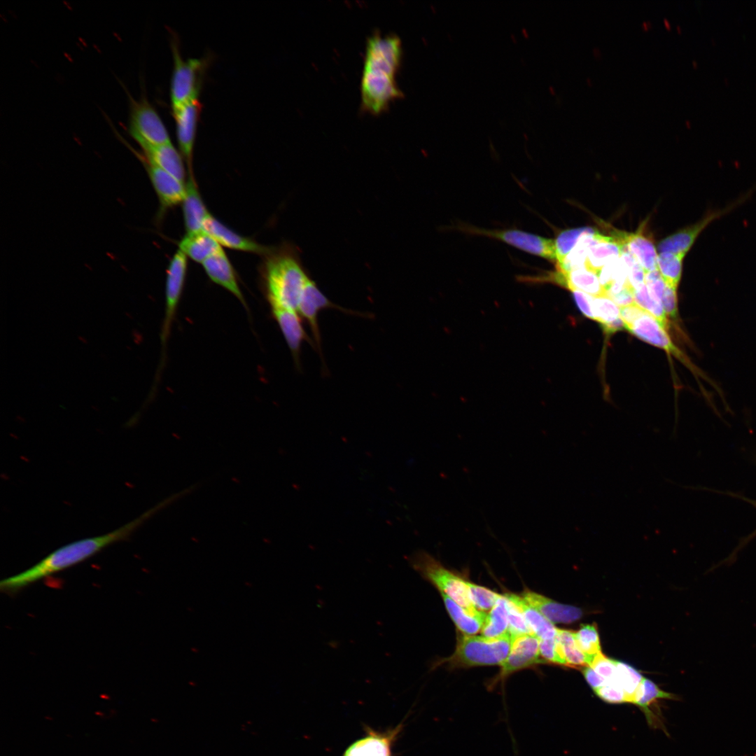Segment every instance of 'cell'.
Instances as JSON below:
<instances>
[{
    "mask_svg": "<svg viewBox=\"0 0 756 756\" xmlns=\"http://www.w3.org/2000/svg\"><path fill=\"white\" fill-rule=\"evenodd\" d=\"M402 56L401 41L393 34L374 33L367 40L360 80L361 108L379 115L402 97L396 75Z\"/></svg>",
    "mask_w": 756,
    "mask_h": 756,
    "instance_id": "1",
    "label": "cell"
},
{
    "mask_svg": "<svg viewBox=\"0 0 756 756\" xmlns=\"http://www.w3.org/2000/svg\"><path fill=\"white\" fill-rule=\"evenodd\" d=\"M162 507L159 503L111 532L78 540L54 550L28 569L2 580L0 582L1 591L10 595L15 594L40 580L84 561L115 542L127 540L145 521Z\"/></svg>",
    "mask_w": 756,
    "mask_h": 756,
    "instance_id": "2",
    "label": "cell"
},
{
    "mask_svg": "<svg viewBox=\"0 0 756 756\" xmlns=\"http://www.w3.org/2000/svg\"><path fill=\"white\" fill-rule=\"evenodd\" d=\"M263 266V279L267 298L270 306L297 311L308 281L296 248L285 245L272 248Z\"/></svg>",
    "mask_w": 756,
    "mask_h": 756,
    "instance_id": "3",
    "label": "cell"
},
{
    "mask_svg": "<svg viewBox=\"0 0 756 756\" xmlns=\"http://www.w3.org/2000/svg\"><path fill=\"white\" fill-rule=\"evenodd\" d=\"M512 642L509 633L497 638L463 635L458 638L454 652L443 662L453 668L500 666L510 653Z\"/></svg>",
    "mask_w": 756,
    "mask_h": 756,
    "instance_id": "4",
    "label": "cell"
},
{
    "mask_svg": "<svg viewBox=\"0 0 756 756\" xmlns=\"http://www.w3.org/2000/svg\"><path fill=\"white\" fill-rule=\"evenodd\" d=\"M410 565L426 580L461 606L475 611L465 580L445 568L438 560L424 550H418L408 558Z\"/></svg>",
    "mask_w": 756,
    "mask_h": 756,
    "instance_id": "5",
    "label": "cell"
},
{
    "mask_svg": "<svg viewBox=\"0 0 756 756\" xmlns=\"http://www.w3.org/2000/svg\"><path fill=\"white\" fill-rule=\"evenodd\" d=\"M171 47L174 66L170 83V100L172 111H174L198 99L202 76L206 67L207 61L204 58H188L184 60L178 40L174 35L171 40Z\"/></svg>",
    "mask_w": 756,
    "mask_h": 756,
    "instance_id": "6",
    "label": "cell"
},
{
    "mask_svg": "<svg viewBox=\"0 0 756 756\" xmlns=\"http://www.w3.org/2000/svg\"><path fill=\"white\" fill-rule=\"evenodd\" d=\"M127 94L129 98L127 130L140 147L171 143L166 126L147 97L142 96L136 99L127 91Z\"/></svg>",
    "mask_w": 756,
    "mask_h": 756,
    "instance_id": "7",
    "label": "cell"
},
{
    "mask_svg": "<svg viewBox=\"0 0 756 756\" xmlns=\"http://www.w3.org/2000/svg\"><path fill=\"white\" fill-rule=\"evenodd\" d=\"M458 230L465 233L484 236L501 241L511 246L531 255L556 262L554 239L541 237L519 229L487 230L475 226L461 225Z\"/></svg>",
    "mask_w": 756,
    "mask_h": 756,
    "instance_id": "8",
    "label": "cell"
},
{
    "mask_svg": "<svg viewBox=\"0 0 756 756\" xmlns=\"http://www.w3.org/2000/svg\"><path fill=\"white\" fill-rule=\"evenodd\" d=\"M752 194V191H748L723 208L708 210L694 224L687 225L662 239L658 244V251L660 253L667 252L685 255L700 234L710 223L742 205L750 198Z\"/></svg>",
    "mask_w": 756,
    "mask_h": 756,
    "instance_id": "9",
    "label": "cell"
},
{
    "mask_svg": "<svg viewBox=\"0 0 756 756\" xmlns=\"http://www.w3.org/2000/svg\"><path fill=\"white\" fill-rule=\"evenodd\" d=\"M540 638L534 634H526L512 638L510 653L500 665V669L489 683L488 688L493 689L499 682H505L512 673L533 666L545 663L540 658Z\"/></svg>",
    "mask_w": 756,
    "mask_h": 756,
    "instance_id": "10",
    "label": "cell"
},
{
    "mask_svg": "<svg viewBox=\"0 0 756 756\" xmlns=\"http://www.w3.org/2000/svg\"><path fill=\"white\" fill-rule=\"evenodd\" d=\"M187 270L188 257L178 249L172 257L167 272L165 311L161 334V341L164 347L169 337L183 293Z\"/></svg>",
    "mask_w": 756,
    "mask_h": 756,
    "instance_id": "11",
    "label": "cell"
},
{
    "mask_svg": "<svg viewBox=\"0 0 756 756\" xmlns=\"http://www.w3.org/2000/svg\"><path fill=\"white\" fill-rule=\"evenodd\" d=\"M625 328L636 337L665 350L694 372L697 371L687 358L674 345L659 321L648 312L642 309L640 314Z\"/></svg>",
    "mask_w": 756,
    "mask_h": 756,
    "instance_id": "12",
    "label": "cell"
},
{
    "mask_svg": "<svg viewBox=\"0 0 756 756\" xmlns=\"http://www.w3.org/2000/svg\"><path fill=\"white\" fill-rule=\"evenodd\" d=\"M202 108V103L196 99L172 111L177 141L180 153L187 165L188 173H192L193 150Z\"/></svg>",
    "mask_w": 756,
    "mask_h": 756,
    "instance_id": "13",
    "label": "cell"
},
{
    "mask_svg": "<svg viewBox=\"0 0 756 756\" xmlns=\"http://www.w3.org/2000/svg\"><path fill=\"white\" fill-rule=\"evenodd\" d=\"M326 309H335L345 313L353 314L354 312L342 308L331 302L318 288L314 281L310 278L307 283L298 307V312L308 323L312 334L315 347L320 354L321 351V337L318 316L321 311Z\"/></svg>",
    "mask_w": 756,
    "mask_h": 756,
    "instance_id": "14",
    "label": "cell"
},
{
    "mask_svg": "<svg viewBox=\"0 0 756 756\" xmlns=\"http://www.w3.org/2000/svg\"><path fill=\"white\" fill-rule=\"evenodd\" d=\"M129 148L142 162L147 172L160 202V214L166 209L182 203L186 195V183L148 162L139 152L130 146Z\"/></svg>",
    "mask_w": 756,
    "mask_h": 756,
    "instance_id": "15",
    "label": "cell"
},
{
    "mask_svg": "<svg viewBox=\"0 0 756 756\" xmlns=\"http://www.w3.org/2000/svg\"><path fill=\"white\" fill-rule=\"evenodd\" d=\"M272 315L291 352L298 367L300 366V352L303 342H307L315 347L313 340L307 335L303 328L302 319L297 311L276 306H270Z\"/></svg>",
    "mask_w": 756,
    "mask_h": 756,
    "instance_id": "16",
    "label": "cell"
},
{
    "mask_svg": "<svg viewBox=\"0 0 756 756\" xmlns=\"http://www.w3.org/2000/svg\"><path fill=\"white\" fill-rule=\"evenodd\" d=\"M203 231L212 237L221 246L244 252L267 255L272 248L265 246L228 228L209 214L203 223Z\"/></svg>",
    "mask_w": 756,
    "mask_h": 756,
    "instance_id": "17",
    "label": "cell"
},
{
    "mask_svg": "<svg viewBox=\"0 0 756 756\" xmlns=\"http://www.w3.org/2000/svg\"><path fill=\"white\" fill-rule=\"evenodd\" d=\"M612 237L628 249L645 273L658 270V255L655 246L652 240L643 234V228L635 232L615 230Z\"/></svg>",
    "mask_w": 756,
    "mask_h": 756,
    "instance_id": "18",
    "label": "cell"
},
{
    "mask_svg": "<svg viewBox=\"0 0 756 756\" xmlns=\"http://www.w3.org/2000/svg\"><path fill=\"white\" fill-rule=\"evenodd\" d=\"M141 148L142 153H140L148 162L186 183L188 175L184 160L172 142L160 145H145Z\"/></svg>",
    "mask_w": 756,
    "mask_h": 756,
    "instance_id": "19",
    "label": "cell"
},
{
    "mask_svg": "<svg viewBox=\"0 0 756 756\" xmlns=\"http://www.w3.org/2000/svg\"><path fill=\"white\" fill-rule=\"evenodd\" d=\"M401 725L384 732L368 729L367 734L352 743L343 756H392L391 748Z\"/></svg>",
    "mask_w": 756,
    "mask_h": 756,
    "instance_id": "20",
    "label": "cell"
},
{
    "mask_svg": "<svg viewBox=\"0 0 756 756\" xmlns=\"http://www.w3.org/2000/svg\"><path fill=\"white\" fill-rule=\"evenodd\" d=\"M202 265L213 282L231 293L246 307L234 270L223 250L209 258Z\"/></svg>",
    "mask_w": 756,
    "mask_h": 756,
    "instance_id": "21",
    "label": "cell"
},
{
    "mask_svg": "<svg viewBox=\"0 0 756 756\" xmlns=\"http://www.w3.org/2000/svg\"><path fill=\"white\" fill-rule=\"evenodd\" d=\"M522 596L552 623L570 624L580 619L583 615L578 607L556 602L528 589H525Z\"/></svg>",
    "mask_w": 756,
    "mask_h": 756,
    "instance_id": "22",
    "label": "cell"
},
{
    "mask_svg": "<svg viewBox=\"0 0 756 756\" xmlns=\"http://www.w3.org/2000/svg\"><path fill=\"white\" fill-rule=\"evenodd\" d=\"M187 234L203 231V223L209 214L198 190L192 173H188L186 195L182 202Z\"/></svg>",
    "mask_w": 756,
    "mask_h": 756,
    "instance_id": "23",
    "label": "cell"
},
{
    "mask_svg": "<svg viewBox=\"0 0 756 756\" xmlns=\"http://www.w3.org/2000/svg\"><path fill=\"white\" fill-rule=\"evenodd\" d=\"M662 699L678 700L679 698L674 694L662 690L654 682L644 678L634 704L643 713L650 727L662 729L666 732L665 727L660 718L652 710V707Z\"/></svg>",
    "mask_w": 756,
    "mask_h": 756,
    "instance_id": "24",
    "label": "cell"
},
{
    "mask_svg": "<svg viewBox=\"0 0 756 756\" xmlns=\"http://www.w3.org/2000/svg\"><path fill=\"white\" fill-rule=\"evenodd\" d=\"M622 247L613 237L601 234L588 250L586 268L598 274L606 265L620 258Z\"/></svg>",
    "mask_w": 756,
    "mask_h": 756,
    "instance_id": "25",
    "label": "cell"
},
{
    "mask_svg": "<svg viewBox=\"0 0 756 756\" xmlns=\"http://www.w3.org/2000/svg\"><path fill=\"white\" fill-rule=\"evenodd\" d=\"M178 246L179 250L188 258L201 264L223 250L222 246L204 231L186 234Z\"/></svg>",
    "mask_w": 756,
    "mask_h": 756,
    "instance_id": "26",
    "label": "cell"
},
{
    "mask_svg": "<svg viewBox=\"0 0 756 756\" xmlns=\"http://www.w3.org/2000/svg\"><path fill=\"white\" fill-rule=\"evenodd\" d=\"M444 606L457 629L463 635L473 636L480 631L485 622L486 614L478 610L470 611L441 594Z\"/></svg>",
    "mask_w": 756,
    "mask_h": 756,
    "instance_id": "27",
    "label": "cell"
},
{
    "mask_svg": "<svg viewBox=\"0 0 756 756\" xmlns=\"http://www.w3.org/2000/svg\"><path fill=\"white\" fill-rule=\"evenodd\" d=\"M505 596L520 610L533 634L540 639L555 638L557 628L522 596L514 594H506Z\"/></svg>",
    "mask_w": 756,
    "mask_h": 756,
    "instance_id": "28",
    "label": "cell"
},
{
    "mask_svg": "<svg viewBox=\"0 0 756 756\" xmlns=\"http://www.w3.org/2000/svg\"><path fill=\"white\" fill-rule=\"evenodd\" d=\"M507 599L500 595L490 612L486 615L481 630L486 638H497L508 633Z\"/></svg>",
    "mask_w": 756,
    "mask_h": 756,
    "instance_id": "29",
    "label": "cell"
},
{
    "mask_svg": "<svg viewBox=\"0 0 756 756\" xmlns=\"http://www.w3.org/2000/svg\"><path fill=\"white\" fill-rule=\"evenodd\" d=\"M616 668L614 680L608 684L621 688L627 697L628 703L634 704L644 677L636 668L622 662L616 661Z\"/></svg>",
    "mask_w": 756,
    "mask_h": 756,
    "instance_id": "30",
    "label": "cell"
},
{
    "mask_svg": "<svg viewBox=\"0 0 756 756\" xmlns=\"http://www.w3.org/2000/svg\"><path fill=\"white\" fill-rule=\"evenodd\" d=\"M685 255L672 253H659L657 268L666 285L678 289L680 281Z\"/></svg>",
    "mask_w": 756,
    "mask_h": 756,
    "instance_id": "31",
    "label": "cell"
},
{
    "mask_svg": "<svg viewBox=\"0 0 756 756\" xmlns=\"http://www.w3.org/2000/svg\"><path fill=\"white\" fill-rule=\"evenodd\" d=\"M596 232L597 230L591 227L568 229L561 232L554 239L556 264L561 262L583 237Z\"/></svg>",
    "mask_w": 756,
    "mask_h": 756,
    "instance_id": "32",
    "label": "cell"
},
{
    "mask_svg": "<svg viewBox=\"0 0 756 756\" xmlns=\"http://www.w3.org/2000/svg\"><path fill=\"white\" fill-rule=\"evenodd\" d=\"M578 647L587 655L594 656L601 652L599 635L595 623L582 624L575 631Z\"/></svg>",
    "mask_w": 756,
    "mask_h": 756,
    "instance_id": "33",
    "label": "cell"
},
{
    "mask_svg": "<svg viewBox=\"0 0 756 756\" xmlns=\"http://www.w3.org/2000/svg\"><path fill=\"white\" fill-rule=\"evenodd\" d=\"M635 304L657 318L666 329L668 323L662 304L652 298L645 284L633 291Z\"/></svg>",
    "mask_w": 756,
    "mask_h": 756,
    "instance_id": "34",
    "label": "cell"
},
{
    "mask_svg": "<svg viewBox=\"0 0 756 756\" xmlns=\"http://www.w3.org/2000/svg\"><path fill=\"white\" fill-rule=\"evenodd\" d=\"M592 312L601 326L620 318V307L608 295L593 297Z\"/></svg>",
    "mask_w": 756,
    "mask_h": 756,
    "instance_id": "35",
    "label": "cell"
},
{
    "mask_svg": "<svg viewBox=\"0 0 756 756\" xmlns=\"http://www.w3.org/2000/svg\"><path fill=\"white\" fill-rule=\"evenodd\" d=\"M465 584L474 606L479 611L491 610L500 596V594L472 582L465 581Z\"/></svg>",
    "mask_w": 756,
    "mask_h": 756,
    "instance_id": "36",
    "label": "cell"
},
{
    "mask_svg": "<svg viewBox=\"0 0 756 756\" xmlns=\"http://www.w3.org/2000/svg\"><path fill=\"white\" fill-rule=\"evenodd\" d=\"M507 608L508 633L511 636L514 638L522 635L533 634L520 610L508 599Z\"/></svg>",
    "mask_w": 756,
    "mask_h": 756,
    "instance_id": "37",
    "label": "cell"
},
{
    "mask_svg": "<svg viewBox=\"0 0 756 756\" xmlns=\"http://www.w3.org/2000/svg\"><path fill=\"white\" fill-rule=\"evenodd\" d=\"M724 493L729 495V496H731L732 497H735V498L743 500L744 501H746V502L750 503L752 505H753L756 508V500H755L748 498L747 497H745V496H742L741 494L736 493L726 492V493ZM755 537H756V528L752 532H751L750 534H748L747 536L741 538L738 544L737 545V546L733 550V551L730 553V554L729 556H727L726 558H724L723 560L718 562L717 564H715L714 566H712L710 568V569L708 570V572H713L714 570L717 569L720 566H729L732 564H733L736 561V560L737 559L738 553L744 547H746V545L748 544V542L750 541H751Z\"/></svg>",
    "mask_w": 756,
    "mask_h": 756,
    "instance_id": "38",
    "label": "cell"
},
{
    "mask_svg": "<svg viewBox=\"0 0 756 756\" xmlns=\"http://www.w3.org/2000/svg\"><path fill=\"white\" fill-rule=\"evenodd\" d=\"M539 650L545 662L568 666L555 638L540 639Z\"/></svg>",
    "mask_w": 756,
    "mask_h": 756,
    "instance_id": "39",
    "label": "cell"
},
{
    "mask_svg": "<svg viewBox=\"0 0 756 756\" xmlns=\"http://www.w3.org/2000/svg\"><path fill=\"white\" fill-rule=\"evenodd\" d=\"M589 666L606 680V684L614 680L617 669L616 660L607 657L601 652L594 657Z\"/></svg>",
    "mask_w": 756,
    "mask_h": 756,
    "instance_id": "40",
    "label": "cell"
},
{
    "mask_svg": "<svg viewBox=\"0 0 756 756\" xmlns=\"http://www.w3.org/2000/svg\"><path fill=\"white\" fill-rule=\"evenodd\" d=\"M594 692L600 699L608 704L628 703L627 697L624 691L613 685H605L594 690Z\"/></svg>",
    "mask_w": 756,
    "mask_h": 756,
    "instance_id": "41",
    "label": "cell"
},
{
    "mask_svg": "<svg viewBox=\"0 0 756 756\" xmlns=\"http://www.w3.org/2000/svg\"><path fill=\"white\" fill-rule=\"evenodd\" d=\"M645 283L652 298L662 304V298L666 284L659 270L645 273Z\"/></svg>",
    "mask_w": 756,
    "mask_h": 756,
    "instance_id": "42",
    "label": "cell"
},
{
    "mask_svg": "<svg viewBox=\"0 0 756 756\" xmlns=\"http://www.w3.org/2000/svg\"><path fill=\"white\" fill-rule=\"evenodd\" d=\"M662 304L666 315L676 320L678 315L677 289L666 285L662 298Z\"/></svg>",
    "mask_w": 756,
    "mask_h": 756,
    "instance_id": "43",
    "label": "cell"
},
{
    "mask_svg": "<svg viewBox=\"0 0 756 756\" xmlns=\"http://www.w3.org/2000/svg\"><path fill=\"white\" fill-rule=\"evenodd\" d=\"M570 291L574 301L582 314L586 317L594 320L592 312L593 296L578 290H572Z\"/></svg>",
    "mask_w": 756,
    "mask_h": 756,
    "instance_id": "44",
    "label": "cell"
},
{
    "mask_svg": "<svg viewBox=\"0 0 756 756\" xmlns=\"http://www.w3.org/2000/svg\"><path fill=\"white\" fill-rule=\"evenodd\" d=\"M582 673L593 691L605 685L607 682L604 678L598 675L589 666H584Z\"/></svg>",
    "mask_w": 756,
    "mask_h": 756,
    "instance_id": "45",
    "label": "cell"
},
{
    "mask_svg": "<svg viewBox=\"0 0 756 756\" xmlns=\"http://www.w3.org/2000/svg\"><path fill=\"white\" fill-rule=\"evenodd\" d=\"M606 335H612L617 331L626 330L625 324L621 317L610 323L601 326Z\"/></svg>",
    "mask_w": 756,
    "mask_h": 756,
    "instance_id": "46",
    "label": "cell"
}]
</instances>
